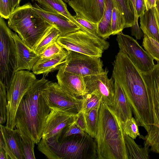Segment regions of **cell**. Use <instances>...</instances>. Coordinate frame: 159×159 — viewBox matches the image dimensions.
<instances>
[{
  "label": "cell",
  "mask_w": 159,
  "mask_h": 159,
  "mask_svg": "<svg viewBox=\"0 0 159 159\" xmlns=\"http://www.w3.org/2000/svg\"><path fill=\"white\" fill-rule=\"evenodd\" d=\"M113 65L112 77L125 93L138 126L148 132L155 124L153 103L141 73L128 56L120 50Z\"/></svg>",
  "instance_id": "obj_1"
},
{
  "label": "cell",
  "mask_w": 159,
  "mask_h": 159,
  "mask_svg": "<svg viewBox=\"0 0 159 159\" xmlns=\"http://www.w3.org/2000/svg\"><path fill=\"white\" fill-rule=\"evenodd\" d=\"M49 81L44 76L37 80L23 97L16 113V128L36 144L42 138L44 124L51 110L42 94Z\"/></svg>",
  "instance_id": "obj_2"
},
{
  "label": "cell",
  "mask_w": 159,
  "mask_h": 159,
  "mask_svg": "<svg viewBox=\"0 0 159 159\" xmlns=\"http://www.w3.org/2000/svg\"><path fill=\"white\" fill-rule=\"evenodd\" d=\"M95 140L98 158L128 159L121 122L113 109L103 102Z\"/></svg>",
  "instance_id": "obj_3"
},
{
  "label": "cell",
  "mask_w": 159,
  "mask_h": 159,
  "mask_svg": "<svg viewBox=\"0 0 159 159\" xmlns=\"http://www.w3.org/2000/svg\"><path fill=\"white\" fill-rule=\"evenodd\" d=\"M28 2L16 8L8 19V27L33 50L35 46L52 27L51 24L36 13Z\"/></svg>",
  "instance_id": "obj_4"
},
{
  "label": "cell",
  "mask_w": 159,
  "mask_h": 159,
  "mask_svg": "<svg viewBox=\"0 0 159 159\" xmlns=\"http://www.w3.org/2000/svg\"><path fill=\"white\" fill-rule=\"evenodd\" d=\"M86 132L68 136L60 142L47 141L59 159L98 158L95 140Z\"/></svg>",
  "instance_id": "obj_5"
},
{
  "label": "cell",
  "mask_w": 159,
  "mask_h": 159,
  "mask_svg": "<svg viewBox=\"0 0 159 159\" xmlns=\"http://www.w3.org/2000/svg\"><path fill=\"white\" fill-rule=\"evenodd\" d=\"M57 43L67 50L99 57L110 45L105 40L93 37L81 30L60 36Z\"/></svg>",
  "instance_id": "obj_6"
},
{
  "label": "cell",
  "mask_w": 159,
  "mask_h": 159,
  "mask_svg": "<svg viewBox=\"0 0 159 159\" xmlns=\"http://www.w3.org/2000/svg\"><path fill=\"white\" fill-rule=\"evenodd\" d=\"M37 80L35 74L30 71H16L9 88L7 90V120L6 126L14 129L16 127V111L21 99Z\"/></svg>",
  "instance_id": "obj_7"
},
{
  "label": "cell",
  "mask_w": 159,
  "mask_h": 159,
  "mask_svg": "<svg viewBox=\"0 0 159 159\" xmlns=\"http://www.w3.org/2000/svg\"><path fill=\"white\" fill-rule=\"evenodd\" d=\"M12 32L0 18V81L9 88L16 72V58Z\"/></svg>",
  "instance_id": "obj_8"
},
{
  "label": "cell",
  "mask_w": 159,
  "mask_h": 159,
  "mask_svg": "<svg viewBox=\"0 0 159 159\" xmlns=\"http://www.w3.org/2000/svg\"><path fill=\"white\" fill-rule=\"evenodd\" d=\"M146 72L140 73L152 98L155 124L144 137V146L159 154V61Z\"/></svg>",
  "instance_id": "obj_9"
},
{
  "label": "cell",
  "mask_w": 159,
  "mask_h": 159,
  "mask_svg": "<svg viewBox=\"0 0 159 159\" xmlns=\"http://www.w3.org/2000/svg\"><path fill=\"white\" fill-rule=\"evenodd\" d=\"M42 94L51 109H56L73 115H76L82 109V98L69 95L57 82L49 81Z\"/></svg>",
  "instance_id": "obj_10"
},
{
  "label": "cell",
  "mask_w": 159,
  "mask_h": 159,
  "mask_svg": "<svg viewBox=\"0 0 159 159\" xmlns=\"http://www.w3.org/2000/svg\"><path fill=\"white\" fill-rule=\"evenodd\" d=\"M67 51L65 62L61 67L65 71L83 77L99 74L104 72L101 57Z\"/></svg>",
  "instance_id": "obj_11"
},
{
  "label": "cell",
  "mask_w": 159,
  "mask_h": 159,
  "mask_svg": "<svg viewBox=\"0 0 159 159\" xmlns=\"http://www.w3.org/2000/svg\"><path fill=\"white\" fill-rule=\"evenodd\" d=\"M117 35L119 50L128 56L140 73L147 72L153 68L155 65L154 59L136 39L122 31Z\"/></svg>",
  "instance_id": "obj_12"
},
{
  "label": "cell",
  "mask_w": 159,
  "mask_h": 159,
  "mask_svg": "<svg viewBox=\"0 0 159 159\" xmlns=\"http://www.w3.org/2000/svg\"><path fill=\"white\" fill-rule=\"evenodd\" d=\"M108 70L99 74L84 77L87 93H94L98 96L102 102L112 107L115 95L114 80L107 76Z\"/></svg>",
  "instance_id": "obj_13"
},
{
  "label": "cell",
  "mask_w": 159,
  "mask_h": 159,
  "mask_svg": "<svg viewBox=\"0 0 159 159\" xmlns=\"http://www.w3.org/2000/svg\"><path fill=\"white\" fill-rule=\"evenodd\" d=\"M44 126L42 139L47 141L56 138L66 126L73 122L76 115L52 109Z\"/></svg>",
  "instance_id": "obj_14"
},
{
  "label": "cell",
  "mask_w": 159,
  "mask_h": 159,
  "mask_svg": "<svg viewBox=\"0 0 159 159\" xmlns=\"http://www.w3.org/2000/svg\"><path fill=\"white\" fill-rule=\"evenodd\" d=\"M105 0H69V5L76 13L98 23L103 13Z\"/></svg>",
  "instance_id": "obj_15"
},
{
  "label": "cell",
  "mask_w": 159,
  "mask_h": 159,
  "mask_svg": "<svg viewBox=\"0 0 159 159\" xmlns=\"http://www.w3.org/2000/svg\"><path fill=\"white\" fill-rule=\"evenodd\" d=\"M56 76L58 84L69 95L81 98L87 93L84 77L65 71L61 68Z\"/></svg>",
  "instance_id": "obj_16"
},
{
  "label": "cell",
  "mask_w": 159,
  "mask_h": 159,
  "mask_svg": "<svg viewBox=\"0 0 159 159\" xmlns=\"http://www.w3.org/2000/svg\"><path fill=\"white\" fill-rule=\"evenodd\" d=\"M15 43L16 58V72L22 70H32L34 65L40 58L16 33H12Z\"/></svg>",
  "instance_id": "obj_17"
},
{
  "label": "cell",
  "mask_w": 159,
  "mask_h": 159,
  "mask_svg": "<svg viewBox=\"0 0 159 159\" xmlns=\"http://www.w3.org/2000/svg\"><path fill=\"white\" fill-rule=\"evenodd\" d=\"M32 9L45 20L56 27L60 31L61 36H64L80 30L75 24L64 16L45 10L35 3Z\"/></svg>",
  "instance_id": "obj_18"
},
{
  "label": "cell",
  "mask_w": 159,
  "mask_h": 159,
  "mask_svg": "<svg viewBox=\"0 0 159 159\" xmlns=\"http://www.w3.org/2000/svg\"><path fill=\"white\" fill-rule=\"evenodd\" d=\"M68 54V51L63 48L58 53L51 57L39 58L32 70L35 75H47L49 73L59 70L65 63Z\"/></svg>",
  "instance_id": "obj_19"
},
{
  "label": "cell",
  "mask_w": 159,
  "mask_h": 159,
  "mask_svg": "<svg viewBox=\"0 0 159 159\" xmlns=\"http://www.w3.org/2000/svg\"><path fill=\"white\" fill-rule=\"evenodd\" d=\"M114 103L111 107L121 122L132 117L133 112L126 96L120 84L114 80Z\"/></svg>",
  "instance_id": "obj_20"
},
{
  "label": "cell",
  "mask_w": 159,
  "mask_h": 159,
  "mask_svg": "<svg viewBox=\"0 0 159 159\" xmlns=\"http://www.w3.org/2000/svg\"><path fill=\"white\" fill-rule=\"evenodd\" d=\"M43 10L62 15L77 25L82 30L87 33L86 30L80 25L68 11L67 6L63 0H34Z\"/></svg>",
  "instance_id": "obj_21"
},
{
  "label": "cell",
  "mask_w": 159,
  "mask_h": 159,
  "mask_svg": "<svg viewBox=\"0 0 159 159\" xmlns=\"http://www.w3.org/2000/svg\"><path fill=\"white\" fill-rule=\"evenodd\" d=\"M140 18V28L144 35L159 43V29L155 18L154 7L146 10Z\"/></svg>",
  "instance_id": "obj_22"
},
{
  "label": "cell",
  "mask_w": 159,
  "mask_h": 159,
  "mask_svg": "<svg viewBox=\"0 0 159 159\" xmlns=\"http://www.w3.org/2000/svg\"><path fill=\"white\" fill-rule=\"evenodd\" d=\"M0 133L11 152L17 159H24L16 130L0 124Z\"/></svg>",
  "instance_id": "obj_23"
},
{
  "label": "cell",
  "mask_w": 159,
  "mask_h": 159,
  "mask_svg": "<svg viewBox=\"0 0 159 159\" xmlns=\"http://www.w3.org/2000/svg\"><path fill=\"white\" fill-rule=\"evenodd\" d=\"M113 0H105L102 16L98 23V34L99 37L105 40L112 35L111 20Z\"/></svg>",
  "instance_id": "obj_24"
},
{
  "label": "cell",
  "mask_w": 159,
  "mask_h": 159,
  "mask_svg": "<svg viewBox=\"0 0 159 159\" xmlns=\"http://www.w3.org/2000/svg\"><path fill=\"white\" fill-rule=\"evenodd\" d=\"M124 140L128 159H148L149 158V148L138 145L134 139L124 134Z\"/></svg>",
  "instance_id": "obj_25"
},
{
  "label": "cell",
  "mask_w": 159,
  "mask_h": 159,
  "mask_svg": "<svg viewBox=\"0 0 159 159\" xmlns=\"http://www.w3.org/2000/svg\"><path fill=\"white\" fill-rule=\"evenodd\" d=\"M61 36L59 30L53 26L37 44L34 51L37 54L40 55L47 48L57 42L58 39Z\"/></svg>",
  "instance_id": "obj_26"
},
{
  "label": "cell",
  "mask_w": 159,
  "mask_h": 159,
  "mask_svg": "<svg viewBox=\"0 0 159 159\" xmlns=\"http://www.w3.org/2000/svg\"><path fill=\"white\" fill-rule=\"evenodd\" d=\"M24 159H34L35 142L20 129H16Z\"/></svg>",
  "instance_id": "obj_27"
},
{
  "label": "cell",
  "mask_w": 159,
  "mask_h": 159,
  "mask_svg": "<svg viewBox=\"0 0 159 159\" xmlns=\"http://www.w3.org/2000/svg\"><path fill=\"white\" fill-rule=\"evenodd\" d=\"M124 16L117 6L115 0H113L111 30L112 35L117 34L125 28Z\"/></svg>",
  "instance_id": "obj_28"
},
{
  "label": "cell",
  "mask_w": 159,
  "mask_h": 159,
  "mask_svg": "<svg viewBox=\"0 0 159 159\" xmlns=\"http://www.w3.org/2000/svg\"><path fill=\"white\" fill-rule=\"evenodd\" d=\"M100 107L84 111L87 128V133L93 138L96 137Z\"/></svg>",
  "instance_id": "obj_29"
},
{
  "label": "cell",
  "mask_w": 159,
  "mask_h": 159,
  "mask_svg": "<svg viewBox=\"0 0 159 159\" xmlns=\"http://www.w3.org/2000/svg\"><path fill=\"white\" fill-rule=\"evenodd\" d=\"M123 14L125 20V28L131 27L134 25V11L133 6L129 0H115Z\"/></svg>",
  "instance_id": "obj_30"
},
{
  "label": "cell",
  "mask_w": 159,
  "mask_h": 159,
  "mask_svg": "<svg viewBox=\"0 0 159 159\" xmlns=\"http://www.w3.org/2000/svg\"><path fill=\"white\" fill-rule=\"evenodd\" d=\"M142 46L150 56L157 61H159V43L151 38L144 35Z\"/></svg>",
  "instance_id": "obj_31"
},
{
  "label": "cell",
  "mask_w": 159,
  "mask_h": 159,
  "mask_svg": "<svg viewBox=\"0 0 159 159\" xmlns=\"http://www.w3.org/2000/svg\"><path fill=\"white\" fill-rule=\"evenodd\" d=\"M81 98L82 100V110L84 111L100 107L102 102L100 98L94 93H87Z\"/></svg>",
  "instance_id": "obj_32"
},
{
  "label": "cell",
  "mask_w": 159,
  "mask_h": 159,
  "mask_svg": "<svg viewBox=\"0 0 159 159\" xmlns=\"http://www.w3.org/2000/svg\"><path fill=\"white\" fill-rule=\"evenodd\" d=\"M73 17L75 20L86 30L89 34L96 38L99 37L98 34V23L89 21L78 13H76L75 15Z\"/></svg>",
  "instance_id": "obj_33"
},
{
  "label": "cell",
  "mask_w": 159,
  "mask_h": 159,
  "mask_svg": "<svg viewBox=\"0 0 159 159\" xmlns=\"http://www.w3.org/2000/svg\"><path fill=\"white\" fill-rule=\"evenodd\" d=\"M124 133L135 139L140 135L138 125L134 118L132 117L127 120L125 121L121 122Z\"/></svg>",
  "instance_id": "obj_34"
},
{
  "label": "cell",
  "mask_w": 159,
  "mask_h": 159,
  "mask_svg": "<svg viewBox=\"0 0 159 159\" xmlns=\"http://www.w3.org/2000/svg\"><path fill=\"white\" fill-rule=\"evenodd\" d=\"M85 132L77 126L74 121L65 127L56 138L50 140H56L59 142L71 135Z\"/></svg>",
  "instance_id": "obj_35"
},
{
  "label": "cell",
  "mask_w": 159,
  "mask_h": 159,
  "mask_svg": "<svg viewBox=\"0 0 159 159\" xmlns=\"http://www.w3.org/2000/svg\"><path fill=\"white\" fill-rule=\"evenodd\" d=\"M7 89L1 82L0 81V124L2 125L7 122Z\"/></svg>",
  "instance_id": "obj_36"
},
{
  "label": "cell",
  "mask_w": 159,
  "mask_h": 159,
  "mask_svg": "<svg viewBox=\"0 0 159 159\" xmlns=\"http://www.w3.org/2000/svg\"><path fill=\"white\" fill-rule=\"evenodd\" d=\"M37 144L38 150L44 154L48 159H59L58 156L50 148L46 140L42 138Z\"/></svg>",
  "instance_id": "obj_37"
},
{
  "label": "cell",
  "mask_w": 159,
  "mask_h": 159,
  "mask_svg": "<svg viewBox=\"0 0 159 159\" xmlns=\"http://www.w3.org/2000/svg\"><path fill=\"white\" fill-rule=\"evenodd\" d=\"M13 12L10 0H0V15L1 17L8 19Z\"/></svg>",
  "instance_id": "obj_38"
},
{
  "label": "cell",
  "mask_w": 159,
  "mask_h": 159,
  "mask_svg": "<svg viewBox=\"0 0 159 159\" xmlns=\"http://www.w3.org/2000/svg\"><path fill=\"white\" fill-rule=\"evenodd\" d=\"M63 48L57 42L55 43L46 49L40 55V58L43 59L51 57L60 52Z\"/></svg>",
  "instance_id": "obj_39"
},
{
  "label": "cell",
  "mask_w": 159,
  "mask_h": 159,
  "mask_svg": "<svg viewBox=\"0 0 159 159\" xmlns=\"http://www.w3.org/2000/svg\"><path fill=\"white\" fill-rule=\"evenodd\" d=\"M77 126L85 132L87 133V128L84 116V112L81 109L76 115L74 120Z\"/></svg>",
  "instance_id": "obj_40"
},
{
  "label": "cell",
  "mask_w": 159,
  "mask_h": 159,
  "mask_svg": "<svg viewBox=\"0 0 159 159\" xmlns=\"http://www.w3.org/2000/svg\"><path fill=\"white\" fill-rule=\"evenodd\" d=\"M131 35L134 36L136 39L140 40L144 35L138 22H134L133 25L131 27Z\"/></svg>",
  "instance_id": "obj_41"
},
{
  "label": "cell",
  "mask_w": 159,
  "mask_h": 159,
  "mask_svg": "<svg viewBox=\"0 0 159 159\" xmlns=\"http://www.w3.org/2000/svg\"><path fill=\"white\" fill-rule=\"evenodd\" d=\"M135 7L137 16L139 18L142 16L146 11L144 0H136Z\"/></svg>",
  "instance_id": "obj_42"
},
{
  "label": "cell",
  "mask_w": 159,
  "mask_h": 159,
  "mask_svg": "<svg viewBox=\"0 0 159 159\" xmlns=\"http://www.w3.org/2000/svg\"><path fill=\"white\" fill-rule=\"evenodd\" d=\"M0 147L3 148L7 152L9 159H17L16 157L11 152L6 144L2 134L0 133Z\"/></svg>",
  "instance_id": "obj_43"
},
{
  "label": "cell",
  "mask_w": 159,
  "mask_h": 159,
  "mask_svg": "<svg viewBox=\"0 0 159 159\" xmlns=\"http://www.w3.org/2000/svg\"><path fill=\"white\" fill-rule=\"evenodd\" d=\"M146 10H148L155 7L157 0H144Z\"/></svg>",
  "instance_id": "obj_44"
},
{
  "label": "cell",
  "mask_w": 159,
  "mask_h": 159,
  "mask_svg": "<svg viewBox=\"0 0 159 159\" xmlns=\"http://www.w3.org/2000/svg\"><path fill=\"white\" fill-rule=\"evenodd\" d=\"M154 9L155 17L159 29V0L157 1Z\"/></svg>",
  "instance_id": "obj_45"
},
{
  "label": "cell",
  "mask_w": 159,
  "mask_h": 159,
  "mask_svg": "<svg viewBox=\"0 0 159 159\" xmlns=\"http://www.w3.org/2000/svg\"><path fill=\"white\" fill-rule=\"evenodd\" d=\"M9 157L6 152L2 148L0 147V159H9Z\"/></svg>",
  "instance_id": "obj_46"
},
{
  "label": "cell",
  "mask_w": 159,
  "mask_h": 159,
  "mask_svg": "<svg viewBox=\"0 0 159 159\" xmlns=\"http://www.w3.org/2000/svg\"><path fill=\"white\" fill-rule=\"evenodd\" d=\"M12 6V10L13 11L16 8L20 6L19 4L21 0H10Z\"/></svg>",
  "instance_id": "obj_47"
},
{
  "label": "cell",
  "mask_w": 159,
  "mask_h": 159,
  "mask_svg": "<svg viewBox=\"0 0 159 159\" xmlns=\"http://www.w3.org/2000/svg\"><path fill=\"white\" fill-rule=\"evenodd\" d=\"M129 0L130 1V2L132 3V4L133 6L134 9V16H135V19H134V22H138V18L137 17V16L136 12V10H135V7L136 0Z\"/></svg>",
  "instance_id": "obj_48"
},
{
  "label": "cell",
  "mask_w": 159,
  "mask_h": 159,
  "mask_svg": "<svg viewBox=\"0 0 159 159\" xmlns=\"http://www.w3.org/2000/svg\"><path fill=\"white\" fill-rule=\"evenodd\" d=\"M65 3H68L69 0H63Z\"/></svg>",
  "instance_id": "obj_49"
}]
</instances>
